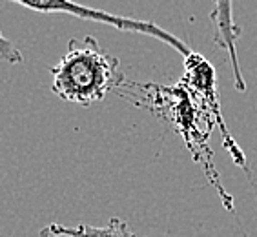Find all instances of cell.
<instances>
[{
    "instance_id": "6da1fadb",
    "label": "cell",
    "mask_w": 257,
    "mask_h": 237,
    "mask_svg": "<svg viewBox=\"0 0 257 237\" xmlns=\"http://www.w3.org/2000/svg\"><path fill=\"white\" fill-rule=\"evenodd\" d=\"M50 73L51 91L59 99L84 108L126 84L119 59L104 50L93 35L69 40L66 53Z\"/></svg>"
},
{
    "instance_id": "7a4b0ae2",
    "label": "cell",
    "mask_w": 257,
    "mask_h": 237,
    "mask_svg": "<svg viewBox=\"0 0 257 237\" xmlns=\"http://www.w3.org/2000/svg\"><path fill=\"white\" fill-rule=\"evenodd\" d=\"M4 2H13V4L24 6L28 10L39 11V13H62V15H71L82 20H91V22L111 26L115 30L128 31V33L146 35V37L157 39L161 42H164L166 46H170V48H173L177 53L183 55L184 59L193 53L184 40H181L177 35L170 33V31H166L164 28L152 22V20L115 15V13L97 10V8H91V6L79 4L75 0H4Z\"/></svg>"
},
{
    "instance_id": "3957f363",
    "label": "cell",
    "mask_w": 257,
    "mask_h": 237,
    "mask_svg": "<svg viewBox=\"0 0 257 237\" xmlns=\"http://www.w3.org/2000/svg\"><path fill=\"white\" fill-rule=\"evenodd\" d=\"M210 20L213 26V42L228 53L230 66L233 73V86L237 91H246V82L242 77L241 62H239L237 40L242 33V28L233 19V0H212Z\"/></svg>"
},
{
    "instance_id": "277c9868",
    "label": "cell",
    "mask_w": 257,
    "mask_h": 237,
    "mask_svg": "<svg viewBox=\"0 0 257 237\" xmlns=\"http://www.w3.org/2000/svg\"><path fill=\"white\" fill-rule=\"evenodd\" d=\"M40 237H139L130 230L128 222L119 217L109 219L106 226H91V224H77L64 226L59 222H51L40 230Z\"/></svg>"
},
{
    "instance_id": "5b68a950",
    "label": "cell",
    "mask_w": 257,
    "mask_h": 237,
    "mask_svg": "<svg viewBox=\"0 0 257 237\" xmlns=\"http://www.w3.org/2000/svg\"><path fill=\"white\" fill-rule=\"evenodd\" d=\"M0 59L8 60V62H11V64L22 62V55H20V51L13 46V42L4 39V35L2 33H0Z\"/></svg>"
}]
</instances>
